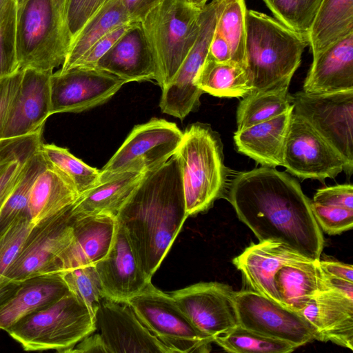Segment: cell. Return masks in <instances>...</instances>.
Masks as SVG:
<instances>
[{
	"label": "cell",
	"instance_id": "6da1fadb",
	"mask_svg": "<svg viewBox=\"0 0 353 353\" xmlns=\"http://www.w3.org/2000/svg\"><path fill=\"white\" fill-rule=\"evenodd\" d=\"M227 199L259 241H280L312 261L320 259L324 238L311 200L288 174L265 166L239 172Z\"/></svg>",
	"mask_w": 353,
	"mask_h": 353
},
{
	"label": "cell",
	"instance_id": "7a4b0ae2",
	"mask_svg": "<svg viewBox=\"0 0 353 353\" xmlns=\"http://www.w3.org/2000/svg\"><path fill=\"white\" fill-rule=\"evenodd\" d=\"M188 217L180 165L174 154L159 168L145 172L116 217L149 279Z\"/></svg>",
	"mask_w": 353,
	"mask_h": 353
},
{
	"label": "cell",
	"instance_id": "3957f363",
	"mask_svg": "<svg viewBox=\"0 0 353 353\" xmlns=\"http://www.w3.org/2000/svg\"><path fill=\"white\" fill-rule=\"evenodd\" d=\"M245 68L252 92L290 85L306 38L266 14L247 10Z\"/></svg>",
	"mask_w": 353,
	"mask_h": 353
},
{
	"label": "cell",
	"instance_id": "277c9868",
	"mask_svg": "<svg viewBox=\"0 0 353 353\" xmlns=\"http://www.w3.org/2000/svg\"><path fill=\"white\" fill-rule=\"evenodd\" d=\"M66 0H26L17 6L15 46L19 70L52 72L70 43Z\"/></svg>",
	"mask_w": 353,
	"mask_h": 353
},
{
	"label": "cell",
	"instance_id": "5b68a950",
	"mask_svg": "<svg viewBox=\"0 0 353 353\" xmlns=\"http://www.w3.org/2000/svg\"><path fill=\"white\" fill-rule=\"evenodd\" d=\"M175 155L180 165L188 216L210 209L226 187L221 141L210 126L196 123L183 132Z\"/></svg>",
	"mask_w": 353,
	"mask_h": 353
},
{
	"label": "cell",
	"instance_id": "8992f818",
	"mask_svg": "<svg viewBox=\"0 0 353 353\" xmlns=\"http://www.w3.org/2000/svg\"><path fill=\"white\" fill-rule=\"evenodd\" d=\"M94 331V314L69 290L52 303L21 320L7 332L25 351L69 353Z\"/></svg>",
	"mask_w": 353,
	"mask_h": 353
},
{
	"label": "cell",
	"instance_id": "52a82bcc",
	"mask_svg": "<svg viewBox=\"0 0 353 353\" xmlns=\"http://www.w3.org/2000/svg\"><path fill=\"white\" fill-rule=\"evenodd\" d=\"M201 8L189 0H161L140 22L163 88L174 77L196 41Z\"/></svg>",
	"mask_w": 353,
	"mask_h": 353
},
{
	"label": "cell",
	"instance_id": "ba28073f",
	"mask_svg": "<svg viewBox=\"0 0 353 353\" xmlns=\"http://www.w3.org/2000/svg\"><path fill=\"white\" fill-rule=\"evenodd\" d=\"M127 303L143 325L173 352H209L214 339L198 329L170 295L150 282Z\"/></svg>",
	"mask_w": 353,
	"mask_h": 353
},
{
	"label": "cell",
	"instance_id": "9c48e42d",
	"mask_svg": "<svg viewBox=\"0 0 353 353\" xmlns=\"http://www.w3.org/2000/svg\"><path fill=\"white\" fill-rule=\"evenodd\" d=\"M293 112L305 121L340 155L349 175L353 171V90L291 95Z\"/></svg>",
	"mask_w": 353,
	"mask_h": 353
},
{
	"label": "cell",
	"instance_id": "30bf717a",
	"mask_svg": "<svg viewBox=\"0 0 353 353\" xmlns=\"http://www.w3.org/2000/svg\"><path fill=\"white\" fill-rule=\"evenodd\" d=\"M183 132L175 123L152 118L135 125L124 142L99 170V180L125 172L145 173L165 163L179 148Z\"/></svg>",
	"mask_w": 353,
	"mask_h": 353
},
{
	"label": "cell",
	"instance_id": "8fae6325",
	"mask_svg": "<svg viewBox=\"0 0 353 353\" xmlns=\"http://www.w3.org/2000/svg\"><path fill=\"white\" fill-rule=\"evenodd\" d=\"M72 206L34 228L6 275V288L59 274L61 257L73 236Z\"/></svg>",
	"mask_w": 353,
	"mask_h": 353
},
{
	"label": "cell",
	"instance_id": "7c38bea8",
	"mask_svg": "<svg viewBox=\"0 0 353 353\" xmlns=\"http://www.w3.org/2000/svg\"><path fill=\"white\" fill-rule=\"evenodd\" d=\"M238 325L286 341L297 347L316 340V333L299 313L252 290L234 291Z\"/></svg>",
	"mask_w": 353,
	"mask_h": 353
},
{
	"label": "cell",
	"instance_id": "4fadbf2b",
	"mask_svg": "<svg viewBox=\"0 0 353 353\" xmlns=\"http://www.w3.org/2000/svg\"><path fill=\"white\" fill-rule=\"evenodd\" d=\"M125 83L97 68L58 70L50 76V115L81 112L109 101Z\"/></svg>",
	"mask_w": 353,
	"mask_h": 353
},
{
	"label": "cell",
	"instance_id": "5bb4252c",
	"mask_svg": "<svg viewBox=\"0 0 353 353\" xmlns=\"http://www.w3.org/2000/svg\"><path fill=\"white\" fill-rule=\"evenodd\" d=\"M282 166L299 178L322 181L345 170L334 149L294 112L284 144Z\"/></svg>",
	"mask_w": 353,
	"mask_h": 353
},
{
	"label": "cell",
	"instance_id": "9a60e30c",
	"mask_svg": "<svg viewBox=\"0 0 353 353\" xmlns=\"http://www.w3.org/2000/svg\"><path fill=\"white\" fill-rule=\"evenodd\" d=\"M234 294L230 285L216 281L194 283L170 293L194 325L214 340L238 325Z\"/></svg>",
	"mask_w": 353,
	"mask_h": 353
},
{
	"label": "cell",
	"instance_id": "2e32d148",
	"mask_svg": "<svg viewBox=\"0 0 353 353\" xmlns=\"http://www.w3.org/2000/svg\"><path fill=\"white\" fill-rule=\"evenodd\" d=\"M94 316V332L107 353H172L143 325L127 302L104 298Z\"/></svg>",
	"mask_w": 353,
	"mask_h": 353
},
{
	"label": "cell",
	"instance_id": "e0dca14e",
	"mask_svg": "<svg viewBox=\"0 0 353 353\" xmlns=\"http://www.w3.org/2000/svg\"><path fill=\"white\" fill-rule=\"evenodd\" d=\"M312 261H315L283 243L272 240L252 243L232 260L251 290L279 304L281 301L275 285L277 272L285 265Z\"/></svg>",
	"mask_w": 353,
	"mask_h": 353
},
{
	"label": "cell",
	"instance_id": "ac0fdd59",
	"mask_svg": "<svg viewBox=\"0 0 353 353\" xmlns=\"http://www.w3.org/2000/svg\"><path fill=\"white\" fill-rule=\"evenodd\" d=\"M94 266L105 298L114 301L127 302L152 282L141 268L125 231L119 224L110 250Z\"/></svg>",
	"mask_w": 353,
	"mask_h": 353
},
{
	"label": "cell",
	"instance_id": "d6986e66",
	"mask_svg": "<svg viewBox=\"0 0 353 353\" xmlns=\"http://www.w3.org/2000/svg\"><path fill=\"white\" fill-rule=\"evenodd\" d=\"M52 72L22 70L20 86L2 139L25 136L44 126L50 116V81Z\"/></svg>",
	"mask_w": 353,
	"mask_h": 353
},
{
	"label": "cell",
	"instance_id": "ffe728a7",
	"mask_svg": "<svg viewBox=\"0 0 353 353\" xmlns=\"http://www.w3.org/2000/svg\"><path fill=\"white\" fill-rule=\"evenodd\" d=\"M72 240L61 257L59 274L94 265L103 259L110 250L117 229L114 217L103 214L77 215L72 211Z\"/></svg>",
	"mask_w": 353,
	"mask_h": 353
},
{
	"label": "cell",
	"instance_id": "44dd1931",
	"mask_svg": "<svg viewBox=\"0 0 353 353\" xmlns=\"http://www.w3.org/2000/svg\"><path fill=\"white\" fill-rule=\"evenodd\" d=\"M299 314L315 330L316 340L353 350V299L327 288L319 291Z\"/></svg>",
	"mask_w": 353,
	"mask_h": 353
},
{
	"label": "cell",
	"instance_id": "7402d4cb",
	"mask_svg": "<svg viewBox=\"0 0 353 353\" xmlns=\"http://www.w3.org/2000/svg\"><path fill=\"white\" fill-rule=\"evenodd\" d=\"M126 83L159 81V72L140 23L133 25L98 61L96 67Z\"/></svg>",
	"mask_w": 353,
	"mask_h": 353
},
{
	"label": "cell",
	"instance_id": "603a6c76",
	"mask_svg": "<svg viewBox=\"0 0 353 353\" xmlns=\"http://www.w3.org/2000/svg\"><path fill=\"white\" fill-rule=\"evenodd\" d=\"M353 90V32L313 56L303 84L310 94Z\"/></svg>",
	"mask_w": 353,
	"mask_h": 353
},
{
	"label": "cell",
	"instance_id": "cb8c5ba5",
	"mask_svg": "<svg viewBox=\"0 0 353 353\" xmlns=\"http://www.w3.org/2000/svg\"><path fill=\"white\" fill-rule=\"evenodd\" d=\"M69 291L59 274L38 276L16 285L0 300V329L16 323L52 303Z\"/></svg>",
	"mask_w": 353,
	"mask_h": 353
},
{
	"label": "cell",
	"instance_id": "d4e9b609",
	"mask_svg": "<svg viewBox=\"0 0 353 353\" xmlns=\"http://www.w3.org/2000/svg\"><path fill=\"white\" fill-rule=\"evenodd\" d=\"M292 114L293 105L271 119L237 130L234 134L236 149L262 166H282L284 144Z\"/></svg>",
	"mask_w": 353,
	"mask_h": 353
},
{
	"label": "cell",
	"instance_id": "484cf974",
	"mask_svg": "<svg viewBox=\"0 0 353 353\" xmlns=\"http://www.w3.org/2000/svg\"><path fill=\"white\" fill-rule=\"evenodd\" d=\"M145 173L125 172L100 181L79 196L72 206L77 215L103 214L116 218Z\"/></svg>",
	"mask_w": 353,
	"mask_h": 353
},
{
	"label": "cell",
	"instance_id": "4316f807",
	"mask_svg": "<svg viewBox=\"0 0 353 353\" xmlns=\"http://www.w3.org/2000/svg\"><path fill=\"white\" fill-rule=\"evenodd\" d=\"M79 196L66 179L47 164L32 185L28 201L29 217L37 225L71 206Z\"/></svg>",
	"mask_w": 353,
	"mask_h": 353
},
{
	"label": "cell",
	"instance_id": "83f0119b",
	"mask_svg": "<svg viewBox=\"0 0 353 353\" xmlns=\"http://www.w3.org/2000/svg\"><path fill=\"white\" fill-rule=\"evenodd\" d=\"M319 261L283 266L275 275L281 304L299 313L321 290L326 289Z\"/></svg>",
	"mask_w": 353,
	"mask_h": 353
},
{
	"label": "cell",
	"instance_id": "f1b7e54d",
	"mask_svg": "<svg viewBox=\"0 0 353 353\" xmlns=\"http://www.w3.org/2000/svg\"><path fill=\"white\" fill-rule=\"evenodd\" d=\"M353 32V0H323L306 39L312 55Z\"/></svg>",
	"mask_w": 353,
	"mask_h": 353
},
{
	"label": "cell",
	"instance_id": "f546056e",
	"mask_svg": "<svg viewBox=\"0 0 353 353\" xmlns=\"http://www.w3.org/2000/svg\"><path fill=\"white\" fill-rule=\"evenodd\" d=\"M132 22L121 0H110L83 26L71 40L59 70H70L99 39L115 28Z\"/></svg>",
	"mask_w": 353,
	"mask_h": 353
},
{
	"label": "cell",
	"instance_id": "4dcf8cb0",
	"mask_svg": "<svg viewBox=\"0 0 353 353\" xmlns=\"http://www.w3.org/2000/svg\"><path fill=\"white\" fill-rule=\"evenodd\" d=\"M203 92L217 97H243L252 91L244 66L234 62H219L208 55L196 78Z\"/></svg>",
	"mask_w": 353,
	"mask_h": 353
},
{
	"label": "cell",
	"instance_id": "1f68e13d",
	"mask_svg": "<svg viewBox=\"0 0 353 353\" xmlns=\"http://www.w3.org/2000/svg\"><path fill=\"white\" fill-rule=\"evenodd\" d=\"M43 127L14 137L0 148V213L31 157L39 150Z\"/></svg>",
	"mask_w": 353,
	"mask_h": 353
},
{
	"label": "cell",
	"instance_id": "d6a6232c",
	"mask_svg": "<svg viewBox=\"0 0 353 353\" xmlns=\"http://www.w3.org/2000/svg\"><path fill=\"white\" fill-rule=\"evenodd\" d=\"M289 85L250 92L243 97L236 111L237 130L271 119L292 106Z\"/></svg>",
	"mask_w": 353,
	"mask_h": 353
},
{
	"label": "cell",
	"instance_id": "836d02e7",
	"mask_svg": "<svg viewBox=\"0 0 353 353\" xmlns=\"http://www.w3.org/2000/svg\"><path fill=\"white\" fill-rule=\"evenodd\" d=\"M39 150L47 164L61 174L79 195L99 183V170L87 165L67 148L41 143Z\"/></svg>",
	"mask_w": 353,
	"mask_h": 353
},
{
	"label": "cell",
	"instance_id": "e575fe53",
	"mask_svg": "<svg viewBox=\"0 0 353 353\" xmlns=\"http://www.w3.org/2000/svg\"><path fill=\"white\" fill-rule=\"evenodd\" d=\"M246 12L245 0H221L215 28L230 46L232 61L244 67Z\"/></svg>",
	"mask_w": 353,
	"mask_h": 353
},
{
	"label": "cell",
	"instance_id": "d590c367",
	"mask_svg": "<svg viewBox=\"0 0 353 353\" xmlns=\"http://www.w3.org/2000/svg\"><path fill=\"white\" fill-rule=\"evenodd\" d=\"M228 352L290 353L298 348L286 341L270 338L237 325L225 334L214 339Z\"/></svg>",
	"mask_w": 353,
	"mask_h": 353
},
{
	"label": "cell",
	"instance_id": "8d00e7d4",
	"mask_svg": "<svg viewBox=\"0 0 353 353\" xmlns=\"http://www.w3.org/2000/svg\"><path fill=\"white\" fill-rule=\"evenodd\" d=\"M35 226L26 214L0 230V299L12 288L5 287L6 275Z\"/></svg>",
	"mask_w": 353,
	"mask_h": 353
},
{
	"label": "cell",
	"instance_id": "74e56055",
	"mask_svg": "<svg viewBox=\"0 0 353 353\" xmlns=\"http://www.w3.org/2000/svg\"><path fill=\"white\" fill-rule=\"evenodd\" d=\"M46 165V161L39 149L28 162L19 181L1 211L0 230L13 219L22 215H28V201L32 185Z\"/></svg>",
	"mask_w": 353,
	"mask_h": 353
},
{
	"label": "cell",
	"instance_id": "f35d334b",
	"mask_svg": "<svg viewBox=\"0 0 353 353\" xmlns=\"http://www.w3.org/2000/svg\"><path fill=\"white\" fill-rule=\"evenodd\" d=\"M263 1L276 20L305 38L323 1V0Z\"/></svg>",
	"mask_w": 353,
	"mask_h": 353
},
{
	"label": "cell",
	"instance_id": "ab89813d",
	"mask_svg": "<svg viewBox=\"0 0 353 353\" xmlns=\"http://www.w3.org/2000/svg\"><path fill=\"white\" fill-rule=\"evenodd\" d=\"M59 274L68 290L94 314L97 307L105 298L94 265L79 267Z\"/></svg>",
	"mask_w": 353,
	"mask_h": 353
},
{
	"label": "cell",
	"instance_id": "60d3db41",
	"mask_svg": "<svg viewBox=\"0 0 353 353\" xmlns=\"http://www.w3.org/2000/svg\"><path fill=\"white\" fill-rule=\"evenodd\" d=\"M17 3L13 0L0 14V79L17 72L15 46Z\"/></svg>",
	"mask_w": 353,
	"mask_h": 353
},
{
	"label": "cell",
	"instance_id": "b9f144b4",
	"mask_svg": "<svg viewBox=\"0 0 353 353\" xmlns=\"http://www.w3.org/2000/svg\"><path fill=\"white\" fill-rule=\"evenodd\" d=\"M311 208L320 229L330 235L339 234L353 227V210L312 201Z\"/></svg>",
	"mask_w": 353,
	"mask_h": 353
},
{
	"label": "cell",
	"instance_id": "7bdbcfd3",
	"mask_svg": "<svg viewBox=\"0 0 353 353\" xmlns=\"http://www.w3.org/2000/svg\"><path fill=\"white\" fill-rule=\"evenodd\" d=\"M110 0H66L65 21L71 40Z\"/></svg>",
	"mask_w": 353,
	"mask_h": 353
},
{
	"label": "cell",
	"instance_id": "ee69618b",
	"mask_svg": "<svg viewBox=\"0 0 353 353\" xmlns=\"http://www.w3.org/2000/svg\"><path fill=\"white\" fill-rule=\"evenodd\" d=\"M135 23H128L118 26L99 39L70 68H95L98 61Z\"/></svg>",
	"mask_w": 353,
	"mask_h": 353
},
{
	"label": "cell",
	"instance_id": "f6af8a7d",
	"mask_svg": "<svg viewBox=\"0 0 353 353\" xmlns=\"http://www.w3.org/2000/svg\"><path fill=\"white\" fill-rule=\"evenodd\" d=\"M22 77V70L0 79V139L18 92Z\"/></svg>",
	"mask_w": 353,
	"mask_h": 353
},
{
	"label": "cell",
	"instance_id": "bcb514c9",
	"mask_svg": "<svg viewBox=\"0 0 353 353\" xmlns=\"http://www.w3.org/2000/svg\"><path fill=\"white\" fill-rule=\"evenodd\" d=\"M313 202L353 210V185L339 184L317 190Z\"/></svg>",
	"mask_w": 353,
	"mask_h": 353
},
{
	"label": "cell",
	"instance_id": "7dc6e473",
	"mask_svg": "<svg viewBox=\"0 0 353 353\" xmlns=\"http://www.w3.org/2000/svg\"><path fill=\"white\" fill-rule=\"evenodd\" d=\"M130 20L140 23L161 0H121Z\"/></svg>",
	"mask_w": 353,
	"mask_h": 353
},
{
	"label": "cell",
	"instance_id": "c3c4849f",
	"mask_svg": "<svg viewBox=\"0 0 353 353\" xmlns=\"http://www.w3.org/2000/svg\"><path fill=\"white\" fill-rule=\"evenodd\" d=\"M318 263L321 272L324 274L353 282L352 265L331 259H319Z\"/></svg>",
	"mask_w": 353,
	"mask_h": 353
},
{
	"label": "cell",
	"instance_id": "681fc988",
	"mask_svg": "<svg viewBox=\"0 0 353 353\" xmlns=\"http://www.w3.org/2000/svg\"><path fill=\"white\" fill-rule=\"evenodd\" d=\"M208 55L219 62L232 61L231 51L227 41L215 30L210 44Z\"/></svg>",
	"mask_w": 353,
	"mask_h": 353
},
{
	"label": "cell",
	"instance_id": "f907efd6",
	"mask_svg": "<svg viewBox=\"0 0 353 353\" xmlns=\"http://www.w3.org/2000/svg\"><path fill=\"white\" fill-rule=\"evenodd\" d=\"M71 352H105V350L99 336L94 332L78 343Z\"/></svg>",
	"mask_w": 353,
	"mask_h": 353
},
{
	"label": "cell",
	"instance_id": "816d5d0a",
	"mask_svg": "<svg viewBox=\"0 0 353 353\" xmlns=\"http://www.w3.org/2000/svg\"><path fill=\"white\" fill-rule=\"evenodd\" d=\"M190 2L194 5V6L201 8H203L206 3L208 0H189Z\"/></svg>",
	"mask_w": 353,
	"mask_h": 353
},
{
	"label": "cell",
	"instance_id": "f5cc1de1",
	"mask_svg": "<svg viewBox=\"0 0 353 353\" xmlns=\"http://www.w3.org/2000/svg\"><path fill=\"white\" fill-rule=\"evenodd\" d=\"M13 0H0V14L3 12Z\"/></svg>",
	"mask_w": 353,
	"mask_h": 353
},
{
	"label": "cell",
	"instance_id": "db71d44e",
	"mask_svg": "<svg viewBox=\"0 0 353 353\" xmlns=\"http://www.w3.org/2000/svg\"><path fill=\"white\" fill-rule=\"evenodd\" d=\"M12 138L0 139V148L6 145Z\"/></svg>",
	"mask_w": 353,
	"mask_h": 353
},
{
	"label": "cell",
	"instance_id": "11a10c76",
	"mask_svg": "<svg viewBox=\"0 0 353 353\" xmlns=\"http://www.w3.org/2000/svg\"><path fill=\"white\" fill-rule=\"evenodd\" d=\"M26 0H15L17 6L21 5Z\"/></svg>",
	"mask_w": 353,
	"mask_h": 353
}]
</instances>
